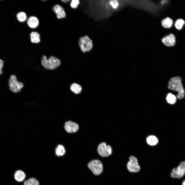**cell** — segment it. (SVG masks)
<instances>
[{
	"label": "cell",
	"mask_w": 185,
	"mask_h": 185,
	"mask_svg": "<svg viewBox=\"0 0 185 185\" xmlns=\"http://www.w3.org/2000/svg\"><path fill=\"white\" fill-rule=\"evenodd\" d=\"M27 24L31 28H35L38 27L39 25V20L36 16H31L27 19Z\"/></svg>",
	"instance_id": "8fae6325"
},
{
	"label": "cell",
	"mask_w": 185,
	"mask_h": 185,
	"mask_svg": "<svg viewBox=\"0 0 185 185\" xmlns=\"http://www.w3.org/2000/svg\"><path fill=\"white\" fill-rule=\"evenodd\" d=\"M61 1L63 2L66 3L70 1V0H62Z\"/></svg>",
	"instance_id": "4316f807"
},
{
	"label": "cell",
	"mask_w": 185,
	"mask_h": 185,
	"mask_svg": "<svg viewBox=\"0 0 185 185\" xmlns=\"http://www.w3.org/2000/svg\"><path fill=\"white\" fill-rule=\"evenodd\" d=\"M173 24L172 20L168 17L163 20L162 21V25L164 27L167 28H170Z\"/></svg>",
	"instance_id": "ac0fdd59"
},
{
	"label": "cell",
	"mask_w": 185,
	"mask_h": 185,
	"mask_svg": "<svg viewBox=\"0 0 185 185\" xmlns=\"http://www.w3.org/2000/svg\"><path fill=\"white\" fill-rule=\"evenodd\" d=\"M129 160L130 161L131 163L136 164H138V160L135 157L131 156L130 157Z\"/></svg>",
	"instance_id": "d4e9b609"
},
{
	"label": "cell",
	"mask_w": 185,
	"mask_h": 185,
	"mask_svg": "<svg viewBox=\"0 0 185 185\" xmlns=\"http://www.w3.org/2000/svg\"><path fill=\"white\" fill-rule=\"evenodd\" d=\"M79 45L81 50L84 53L90 51L92 49L93 46L92 40L87 35L80 38Z\"/></svg>",
	"instance_id": "3957f363"
},
{
	"label": "cell",
	"mask_w": 185,
	"mask_h": 185,
	"mask_svg": "<svg viewBox=\"0 0 185 185\" xmlns=\"http://www.w3.org/2000/svg\"><path fill=\"white\" fill-rule=\"evenodd\" d=\"M30 37L31 41L33 43H38L40 41V34L37 32H31L30 34Z\"/></svg>",
	"instance_id": "2e32d148"
},
{
	"label": "cell",
	"mask_w": 185,
	"mask_h": 185,
	"mask_svg": "<svg viewBox=\"0 0 185 185\" xmlns=\"http://www.w3.org/2000/svg\"><path fill=\"white\" fill-rule=\"evenodd\" d=\"M80 3V1L78 0H72L71 2L70 5L71 7L73 8H76Z\"/></svg>",
	"instance_id": "cb8c5ba5"
},
{
	"label": "cell",
	"mask_w": 185,
	"mask_h": 185,
	"mask_svg": "<svg viewBox=\"0 0 185 185\" xmlns=\"http://www.w3.org/2000/svg\"><path fill=\"white\" fill-rule=\"evenodd\" d=\"M185 174V162L180 163L177 168L173 169L171 174L173 178H180Z\"/></svg>",
	"instance_id": "52a82bcc"
},
{
	"label": "cell",
	"mask_w": 185,
	"mask_h": 185,
	"mask_svg": "<svg viewBox=\"0 0 185 185\" xmlns=\"http://www.w3.org/2000/svg\"><path fill=\"white\" fill-rule=\"evenodd\" d=\"M162 41L167 46H173L175 43V37L173 34H171L163 38L162 39Z\"/></svg>",
	"instance_id": "30bf717a"
},
{
	"label": "cell",
	"mask_w": 185,
	"mask_h": 185,
	"mask_svg": "<svg viewBox=\"0 0 185 185\" xmlns=\"http://www.w3.org/2000/svg\"><path fill=\"white\" fill-rule=\"evenodd\" d=\"M146 141L147 143L151 146L156 145L159 142L157 138L153 135H150L148 136L146 138Z\"/></svg>",
	"instance_id": "5bb4252c"
},
{
	"label": "cell",
	"mask_w": 185,
	"mask_h": 185,
	"mask_svg": "<svg viewBox=\"0 0 185 185\" xmlns=\"http://www.w3.org/2000/svg\"><path fill=\"white\" fill-rule=\"evenodd\" d=\"M17 18L19 21L21 22L25 21L27 19L26 14L24 12H19L17 15Z\"/></svg>",
	"instance_id": "44dd1931"
},
{
	"label": "cell",
	"mask_w": 185,
	"mask_h": 185,
	"mask_svg": "<svg viewBox=\"0 0 185 185\" xmlns=\"http://www.w3.org/2000/svg\"><path fill=\"white\" fill-rule=\"evenodd\" d=\"M97 151L101 156L106 157L111 154L112 149L110 145H107L105 142H102L99 145L97 148Z\"/></svg>",
	"instance_id": "8992f818"
},
{
	"label": "cell",
	"mask_w": 185,
	"mask_h": 185,
	"mask_svg": "<svg viewBox=\"0 0 185 185\" xmlns=\"http://www.w3.org/2000/svg\"><path fill=\"white\" fill-rule=\"evenodd\" d=\"M127 167L128 170L131 172H138L140 169V166L138 164L132 163L130 161L127 163Z\"/></svg>",
	"instance_id": "4fadbf2b"
},
{
	"label": "cell",
	"mask_w": 185,
	"mask_h": 185,
	"mask_svg": "<svg viewBox=\"0 0 185 185\" xmlns=\"http://www.w3.org/2000/svg\"><path fill=\"white\" fill-rule=\"evenodd\" d=\"M182 185H185V180L184 181L182 184Z\"/></svg>",
	"instance_id": "83f0119b"
},
{
	"label": "cell",
	"mask_w": 185,
	"mask_h": 185,
	"mask_svg": "<svg viewBox=\"0 0 185 185\" xmlns=\"http://www.w3.org/2000/svg\"><path fill=\"white\" fill-rule=\"evenodd\" d=\"M109 5L114 9H116L118 7L119 3L118 1L116 0H112L109 2Z\"/></svg>",
	"instance_id": "603a6c76"
},
{
	"label": "cell",
	"mask_w": 185,
	"mask_h": 185,
	"mask_svg": "<svg viewBox=\"0 0 185 185\" xmlns=\"http://www.w3.org/2000/svg\"><path fill=\"white\" fill-rule=\"evenodd\" d=\"M88 165V168L95 175H99L103 171V165L101 161L99 160H92L89 162Z\"/></svg>",
	"instance_id": "5b68a950"
},
{
	"label": "cell",
	"mask_w": 185,
	"mask_h": 185,
	"mask_svg": "<svg viewBox=\"0 0 185 185\" xmlns=\"http://www.w3.org/2000/svg\"><path fill=\"white\" fill-rule=\"evenodd\" d=\"M166 99L168 103L171 104H175L177 100L175 96L171 93H169L167 95Z\"/></svg>",
	"instance_id": "ffe728a7"
},
{
	"label": "cell",
	"mask_w": 185,
	"mask_h": 185,
	"mask_svg": "<svg viewBox=\"0 0 185 185\" xmlns=\"http://www.w3.org/2000/svg\"><path fill=\"white\" fill-rule=\"evenodd\" d=\"M185 23V22L183 20L181 19H179L177 20L175 22V25L177 29L180 30L182 29Z\"/></svg>",
	"instance_id": "7402d4cb"
},
{
	"label": "cell",
	"mask_w": 185,
	"mask_h": 185,
	"mask_svg": "<svg viewBox=\"0 0 185 185\" xmlns=\"http://www.w3.org/2000/svg\"><path fill=\"white\" fill-rule=\"evenodd\" d=\"M52 10L56 14L58 18L61 19L66 17L65 11L63 7L60 5L58 4L55 5L53 7Z\"/></svg>",
	"instance_id": "9c48e42d"
},
{
	"label": "cell",
	"mask_w": 185,
	"mask_h": 185,
	"mask_svg": "<svg viewBox=\"0 0 185 185\" xmlns=\"http://www.w3.org/2000/svg\"><path fill=\"white\" fill-rule=\"evenodd\" d=\"M26 177L25 172L21 170H18L15 172L14 178L15 180L18 182H21L23 181Z\"/></svg>",
	"instance_id": "7c38bea8"
},
{
	"label": "cell",
	"mask_w": 185,
	"mask_h": 185,
	"mask_svg": "<svg viewBox=\"0 0 185 185\" xmlns=\"http://www.w3.org/2000/svg\"><path fill=\"white\" fill-rule=\"evenodd\" d=\"M66 131L69 133H72L77 132L79 129L78 125L76 123L71 121L66 122L64 125Z\"/></svg>",
	"instance_id": "ba28073f"
},
{
	"label": "cell",
	"mask_w": 185,
	"mask_h": 185,
	"mask_svg": "<svg viewBox=\"0 0 185 185\" xmlns=\"http://www.w3.org/2000/svg\"><path fill=\"white\" fill-rule=\"evenodd\" d=\"M23 185H40L39 181L34 177H30L25 180Z\"/></svg>",
	"instance_id": "9a60e30c"
},
{
	"label": "cell",
	"mask_w": 185,
	"mask_h": 185,
	"mask_svg": "<svg viewBox=\"0 0 185 185\" xmlns=\"http://www.w3.org/2000/svg\"><path fill=\"white\" fill-rule=\"evenodd\" d=\"M55 154L57 156H62L65 153V149L63 146L61 145H59L55 149Z\"/></svg>",
	"instance_id": "e0dca14e"
},
{
	"label": "cell",
	"mask_w": 185,
	"mask_h": 185,
	"mask_svg": "<svg viewBox=\"0 0 185 185\" xmlns=\"http://www.w3.org/2000/svg\"><path fill=\"white\" fill-rule=\"evenodd\" d=\"M70 89L72 92L76 94L80 93L82 90L81 87L76 83L72 84L70 87Z\"/></svg>",
	"instance_id": "d6986e66"
},
{
	"label": "cell",
	"mask_w": 185,
	"mask_h": 185,
	"mask_svg": "<svg viewBox=\"0 0 185 185\" xmlns=\"http://www.w3.org/2000/svg\"><path fill=\"white\" fill-rule=\"evenodd\" d=\"M61 62L60 60L53 56H51L48 59L44 55L42 59V65L45 68L49 69H54L58 67Z\"/></svg>",
	"instance_id": "7a4b0ae2"
},
{
	"label": "cell",
	"mask_w": 185,
	"mask_h": 185,
	"mask_svg": "<svg viewBox=\"0 0 185 185\" xmlns=\"http://www.w3.org/2000/svg\"><path fill=\"white\" fill-rule=\"evenodd\" d=\"M168 87L169 89L178 92L177 97L178 99H181L184 97L185 91L180 77L176 76L172 78L169 81Z\"/></svg>",
	"instance_id": "6da1fadb"
},
{
	"label": "cell",
	"mask_w": 185,
	"mask_h": 185,
	"mask_svg": "<svg viewBox=\"0 0 185 185\" xmlns=\"http://www.w3.org/2000/svg\"><path fill=\"white\" fill-rule=\"evenodd\" d=\"M8 84L10 90L14 93L20 91L24 86L23 84L18 81L14 75H12L10 76Z\"/></svg>",
	"instance_id": "277c9868"
},
{
	"label": "cell",
	"mask_w": 185,
	"mask_h": 185,
	"mask_svg": "<svg viewBox=\"0 0 185 185\" xmlns=\"http://www.w3.org/2000/svg\"><path fill=\"white\" fill-rule=\"evenodd\" d=\"M4 64L3 61L0 59V75L2 74V69L3 66Z\"/></svg>",
	"instance_id": "484cf974"
}]
</instances>
